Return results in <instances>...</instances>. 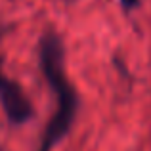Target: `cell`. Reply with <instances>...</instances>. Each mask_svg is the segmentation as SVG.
I'll list each match as a JSON object with an SVG mask.
<instances>
[{
	"label": "cell",
	"mask_w": 151,
	"mask_h": 151,
	"mask_svg": "<svg viewBox=\"0 0 151 151\" xmlns=\"http://www.w3.org/2000/svg\"><path fill=\"white\" fill-rule=\"evenodd\" d=\"M40 69L55 96V111L40 140L38 151H52L69 134L78 111V94L65 73V46L55 31H46L38 48Z\"/></svg>",
	"instance_id": "obj_1"
},
{
	"label": "cell",
	"mask_w": 151,
	"mask_h": 151,
	"mask_svg": "<svg viewBox=\"0 0 151 151\" xmlns=\"http://www.w3.org/2000/svg\"><path fill=\"white\" fill-rule=\"evenodd\" d=\"M0 105L12 124H25L27 121L35 117L33 101L27 98L19 82L12 81L4 73L2 59H0Z\"/></svg>",
	"instance_id": "obj_2"
},
{
	"label": "cell",
	"mask_w": 151,
	"mask_h": 151,
	"mask_svg": "<svg viewBox=\"0 0 151 151\" xmlns=\"http://www.w3.org/2000/svg\"><path fill=\"white\" fill-rule=\"evenodd\" d=\"M121 6L124 12H132L134 8L140 6V0H121Z\"/></svg>",
	"instance_id": "obj_3"
},
{
	"label": "cell",
	"mask_w": 151,
	"mask_h": 151,
	"mask_svg": "<svg viewBox=\"0 0 151 151\" xmlns=\"http://www.w3.org/2000/svg\"><path fill=\"white\" fill-rule=\"evenodd\" d=\"M0 151H4V149H2V147H0Z\"/></svg>",
	"instance_id": "obj_4"
}]
</instances>
